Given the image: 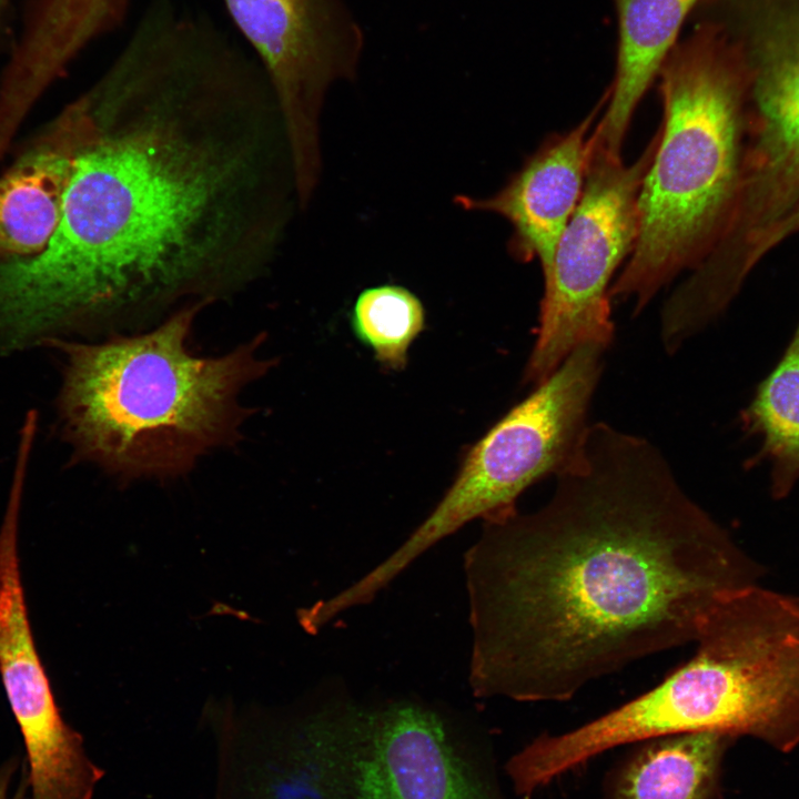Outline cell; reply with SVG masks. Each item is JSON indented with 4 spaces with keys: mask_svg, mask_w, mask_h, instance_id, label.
Returning <instances> with one entry per match:
<instances>
[{
    "mask_svg": "<svg viewBox=\"0 0 799 799\" xmlns=\"http://www.w3.org/2000/svg\"><path fill=\"white\" fill-rule=\"evenodd\" d=\"M83 94L92 127L57 229L38 254L0 260V330L26 344L211 302L261 275L285 225L291 162L271 87L208 18L143 10Z\"/></svg>",
    "mask_w": 799,
    "mask_h": 799,
    "instance_id": "cell-1",
    "label": "cell"
},
{
    "mask_svg": "<svg viewBox=\"0 0 799 799\" xmlns=\"http://www.w3.org/2000/svg\"><path fill=\"white\" fill-rule=\"evenodd\" d=\"M549 500L483 520L463 570L478 699L566 701L695 643L760 567L681 488L657 447L588 425Z\"/></svg>",
    "mask_w": 799,
    "mask_h": 799,
    "instance_id": "cell-2",
    "label": "cell"
},
{
    "mask_svg": "<svg viewBox=\"0 0 799 799\" xmlns=\"http://www.w3.org/2000/svg\"><path fill=\"white\" fill-rule=\"evenodd\" d=\"M203 305L135 336L45 341L67 356L59 409L81 459L122 477L170 476L237 437L249 415L240 392L270 363L257 357L261 337L221 356L192 354L189 333Z\"/></svg>",
    "mask_w": 799,
    "mask_h": 799,
    "instance_id": "cell-3",
    "label": "cell"
},
{
    "mask_svg": "<svg viewBox=\"0 0 799 799\" xmlns=\"http://www.w3.org/2000/svg\"><path fill=\"white\" fill-rule=\"evenodd\" d=\"M659 79L663 123L638 198V231L610 300L635 314L722 235L741 174L750 73L740 44L702 21L679 40Z\"/></svg>",
    "mask_w": 799,
    "mask_h": 799,
    "instance_id": "cell-4",
    "label": "cell"
},
{
    "mask_svg": "<svg viewBox=\"0 0 799 799\" xmlns=\"http://www.w3.org/2000/svg\"><path fill=\"white\" fill-rule=\"evenodd\" d=\"M607 347L577 346L560 366L502 417L467 453L433 512L390 556L353 583L370 603L415 559L471 520L508 514L537 481L556 476L577 455Z\"/></svg>",
    "mask_w": 799,
    "mask_h": 799,
    "instance_id": "cell-5",
    "label": "cell"
},
{
    "mask_svg": "<svg viewBox=\"0 0 799 799\" xmlns=\"http://www.w3.org/2000/svg\"><path fill=\"white\" fill-rule=\"evenodd\" d=\"M658 143V130L631 164L590 133L581 198L544 276L537 338L524 381L547 380L579 345L608 347L614 338L609 289L638 231V198Z\"/></svg>",
    "mask_w": 799,
    "mask_h": 799,
    "instance_id": "cell-6",
    "label": "cell"
},
{
    "mask_svg": "<svg viewBox=\"0 0 799 799\" xmlns=\"http://www.w3.org/2000/svg\"><path fill=\"white\" fill-rule=\"evenodd\" d=\"M748 122L735 205L701 270L715 285L738 290L762 257L770 234L799 208V13L754 40Z\"/></svg>",
    "mask_w": 799,
    "mask_h": 799,
    "instance_id": "cell-7",
    "label": "cell"
},
{
    "mask_svg": "<svg viewBox=\"0 0 799 799\" xmlns=\"http://www.w3.org/2000/svg\"><path fill=\"white\" fill-rule=\"evenodd\" d=\"M253 48L275 99L294 186L305 204L320 172L324 93L352 77L362 39L340 0H222Z\"/></svg>",
    "mask_w": 799,
    "mask_h": 799,
    "instance_id": "cell-8",
    "label": "cell"
},
{
    "mask_svg": "<svg viewBox=\"0 0 799 799\" xmlns=\"http://www.w3.org/2000/svg\"><path fill=\"white\" fill-rule=\"evenodd\" d=\"M348 799H504L489 745L409 698L354 699Z\"/></svg>",
    "mask_w": 799,
    "mask_h": 799,
    "instance_id": "cell-9",
    "label": "cell"
},
{
    "mask_svg": "<svg viewBox=\"0 0 799 799\" xmlns=\"http://www.w3.org/2000/svg\"><path fill=\"white\" fill-rule=\"evenodd\" d=\"M23 479L14 474L0 529V675L24 742L30 799H91L103 771L63 720L28 617L18 554Z\"/></svg>",
    "mask_w": 799,
    "mask_h": 799,
    "instance_id": "cell-10",
    "label": "cell"
},
{
    "mask_svg": "<svg viewBox=\"0 0 799 799\" xmlns=\"http://www.w3.org/2000/svg\"><path fill=\"white\" fill-rule=\"evenodd\" d=\"M605 103L604 94L572 130L548 135L493 195H458L454 200L464 210L495 213L508 221L510 255L523 263L538 260L543 274L579 204L590 130Z\"/></svg>",
    "mask_w": 799,
    "mask_h": 799,
    "instance_id": "cell-11",
    "label": "cell"
},
{
    "mask_svg": "<svg viewBox=\"0 0 799 799\" xmlns=\"http://www.w3.org/2000/svg\"><path fill=\"white\" fill-rule=\"evenodd\" d=\"M352 704L332 694L266 721L257 742V799H348Z\"/></svg>",
    "mask_w": 799,
    "mask_h": 799,
    "instance_id": "cell-12",
    "label": "cell"
},
{
    "mask_svg": "<svg viewBox=\"0 0 799 799\" xmlns=\"http://www.w3.org/2000/svg\"><path fill=\"white\" fill-rule=\"evenodd\" d=\"M91 125L82 94L0 178V254L31 256L45 247Z\"/></svg>",
    "mask_w": 799,
    "mask_h": 799,
    "instance_id": "cell-13",
    "label": "cell"
},
{
    "mask_svg": "<svg viewBox=\"0 0 799 799\" xmlns=\"http://www.w3.org/2000/svg\"><path fill=\"white\" fill-rule=\"evenodd\" d=\"M710 0H614L617 50L614 79L605 91L604 115L591 132L621 155L634 113L678 43L685 21Z\"/></svg>",
    "mask_w": 799,
    "mask_h": 799,
    "instance_id": "cell-14",
    "label": "cell"
},
{
    "mask_svg": "<svg viewBox=\"0 0 799 799\" xmlns=\"http://www.w3.org/2000/svg\"><path fill=\"white\" fill-rule=\"evenodd\" d=\"M731 738L697 731L641 741L609 773L605 799H715Z\"/></svg>",
    "mask_w": 799,
    "mask_h": 799,
    "instance_id": "cell-15",
    "label": "cell"
},
{
    "mask_svg": "<svg viewBox=\"0 0 799 799\" xmlns=\"http://www.w3.org/2000/svg\"><path fill=\"white\" fill-rule=\"evenodd\" d=\"M744 425L762 436L760 457L772 464L771 489L785 497L799 479V325L775 370L744 412Z\"/></svg>",
    "mask_w": 799,
    "mask_h": 799,
    "instance_id": "cell-16",
    "label": "cell"
},
{
    "mask_svg": "<svg viewBox=\"0 0 799 799\" xmlns=\"http://www.w3.org/2000/svg\"><path fill=\"white\" fill-rule=\"evenodd\" d=\"M356 338L372 350L384 367L401 371L413 341L425 326V310L408 289L382 284L363 290L351 312Z\"/></svg>",
    "mask_w": 799,
    "mask_h": 799,
    "instance_id": "cell-17",
    "label": "cell"
},
{
    "mask_svg": "<svg viewBox=\"0 0 799 799\" xmlns=\"http://www.w3.org/2000/svg\"><path fill=\"white\" fill-rule=\"evenodd\" d=\"M16 768L13 762L0 767V799H24L27 790L23 783L13 789Z\"/></svg>",
    "mask_w": 799,
    "mask_h": 799,
    "instance_id": "cell-18",
    "label": "cell"
},
{
    "mask_svg": "<svg viewBox=\"0 0 799 799\" xmlns=\"http://www.w3.org/2000/svg\"><path fill=\"white\" fill-rule=\"evenodd\" d=\"M7 1H8V0H0V10H1L2 7L6 4Z\"/></svg>",
    "mask_w": 799,
    "mask_h": 799,
    "instance_id": "cell-19",
    "label": "cell"
},
{
    "mask_svg": "<svg viewBox=\"0 0 799 799\" xmlns=\"http://www.w3.org/2000/svg\"><path fill=\"white\" fill-rule=\"evenodd\" d=\"M798 216H799V211H798Z\"/></svg>",
    "mask_w": 799,
    "mask_h": 799,
    "instance_id": "cell-20",
    "label": "cell"
}]
</instances>
